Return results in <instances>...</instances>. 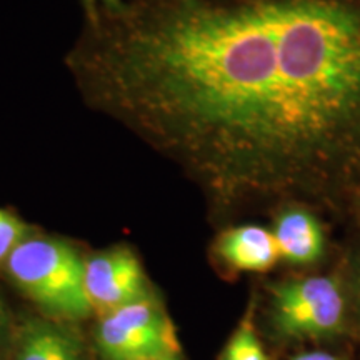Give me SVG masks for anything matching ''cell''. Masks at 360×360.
<instances>
[{"instance_id": "ba28073f", "label": "cell", "mask_w": 360, "mask_h": 360, "mask_svg": "<svg viewBox=\"0 0 360 360\" xmlns=\"http://www.w3.org/2000/svg\"><path fill=\"white\" fill-rule=\"evenodd\" d=\"M278 257L290 264L315 262L323 252V233L315 217L305 210H287L272 232Z\"/></svg>"}, {"instance_id": "3957f363", "label": "cell", "mask_w": 360, "mask_h": 360, "mask_svg": "<svg viewBox=\"0 0 360 360\" xmlns=\"http://www.w3.org/2000/svg\"><path fill=\"white\" fill-rule=\"evenodd\" d=\"M96 342L103 360H154L180 354L172 321L148 297L103 315Z\"/></svg>"}, {"instance_id": "7c38bea8", "label": "cell", "mask_w": 360, "mask_h": 360, "mask_svg": "<svg viewBox=\"0 0 360 360\" xmlns=\"http://www.w3.org/2000/svg\"><path fill=\"white\" fill-rule=\"evenodd\" d=\"M292 360H340V359L327 352H307L302 355H297V357Z\"/></svg>"}, {"instance_id": "30bf717a", "label": "cell", "mask_w": 360, "mask_h": 360, "mask_svg": "<svg viewBox=\"0 0 360 360\" xmlns=\"http://www.w3.org/2000/svg\"><path fill=\"white\" fill-rule=\"evenodd\" d=\"M27 238V225L15 215L0 209V264L7 262L13 249Z\"/></svg>"}, {"instance_id": "9a60e30c", "label": "cell", "mask_w": 360, "mask_h": 360, "mask_svg": "<svg viewBox=\"0 0 360 360\" xmlns=\"http://www.w3.org/2000/svg\"><path fill=\"white\" fill-rule=\"evenodd\" d=\"M359 292H360V274H359Z\"/></svg>"}, {"instance_id": "4fadbf2b", "label": "cell", "mask_w": 360, "mask_h": 360, "mask_svg": "<svg viewBox=\"0 0 360 360\" xmlns=\"http://www.w3.org/2000/svg\"><path fill=\"white\" fill-rule=\"evenodd\" d=\"M98 2H102V4H109V6H117V0H85V4H87L89 7L97 6Z\"/></svg>"}, {"instance_id": "8fae6325", "label": "cell", "mask_w": 360, "mask_h": 360, "mask_svg": "<svg viewBox=\"0 0 360 360\" xmlns=\"http://www.w3.org/2000/svg\"><path fill=\"white\" fill-rule=\"evenodd\" d=\"M6 342H7V312H6V307H4L2 300H0V360L4 357Z\"/></svg>"}, {"instance_id": "9c48e42d", "label": "cell", "mask_w": 360, "mask_h": 360, "mask_svg": "<svg viewBox=\"0 0 360 360\" xmlns=\"http://www.w3.org/2000/svg\"><path fill=\"white\" fill-rule=\"evenodd\" d=\"M222 360H269L257 334L249 322L242 323L229 340Z\"/></svg>"}, {"instance_id": "8992f818", "label": "cell", "mask_w": 360, "mask_h": 360, "mask_svg": "<svg viewBox=\"0 0 360 360\" xmlns=\"http://www.w3.org/2000/svg\"><path fill=\"white\" fill-rule=\"evenodd\" d=\"M13 360H85L82 342L56 321L29 319L17 335Z\"/></svg>"}, {"instance_id": "277c9868", "label": "cell", "mask_w": 360, "mask_h": 360, "mask_svg": "<svg viewBox=\"0 0 360 360\" xmlns=\"http://www.w3.org/2000/svg\"><path fill=\"white\" fill-rule=\"evenodd\" d=\"M344 312V294L332 277L285 282L272 290V322L283 337L314 339L335 334Z\"/></svg>"}, {"instance_id": "5bb4252c", "label": "cell", "mask_w": 360, "mask_h": 360, "mask_svg": "<svg viewBox=\"0 0 360 360\" xmlns=\"http://www.w3.org/2000/svg\"><path fill=\"white\" fill-rule=\"evenodd\" d=\"M154 360H180V357H167V359H154Z\"/></svg>"}, {"instance_id": "52a82bcc", "label": "cell", "mask_w": 360, "mask_h": 360, "mask_svg": "<svg viewBox=\"0 0 360 360\" xmlns=\"http://www.w3.org/2000/svg\"><path fill=\"white\" fill-rule=\"evenodd\" d=\"M215 249L225 264L237 270L265 272L278 260L272 232L257 225H244L224 232Z\"/></svg>"}, {"instance_id": "6da1fadb", "label": "cell", "mask_w": 360, "mask_h": 360, "mask_svg": "<svg viewBox=\"0 0 360 360\" xmlns=\"http://www.w3.org/2000/svg\"><path fill=\"white\" fill-rule=\"evenodd\" d=\"M97 60L107 101L225 195L317 191L360 174L359 8H187Z\"/></svg>"}, {"instance_id": "5b68a950", "label": "cell", "mask_w": 360, "mask_h": 360, "mask_svg": "<svg viewBox=\"0 0 360 360\" xmlns=\"http://www.w3.org/2000/svg\"><path fill=\"white\" fill-rule=\"evenodd\" d=\"M84 282L92 310L102 317L148 297L141 262L132 250L122 247L85 260Z\"/></svg>"}, {"instance_id": "7a4b0ae2", "label": "cell", "mask_w": 360, "mask_h": 360, "mask_svg": "<svg viewBox=\"0 0 360 360\" xmlns=\"http://www.w3.org/2000/svg\"><path fill=\"white\" fill-rule=\"evenodd\" d=\"M6 264L15 285L49 317L80 321L92 312L84 282L85 260L67 242L27 237Z\"/></svg>"}]
</instances>
